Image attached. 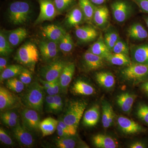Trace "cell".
I'll return each instance as SVG.
<instances>
[{"label": "cell", "mask_w": 148, "mask_h": 148, "mask_svg": "<svg viewBox=\"0 0 148 148\" xmlns=\"http://www.w3.org/2000/svg\"><path fill=\"white\" fill-rule=\"evenodd\" d=\"M96 81L102 87L110 89L115 84V79L112 74L108 72H100L95 75Z\"/></svg>", "instance_id": "cell-28"}, {"label": "cell", "mask_w": 148, "mask_h": 148, "mask_svg": "<svg viewBox=\"0 0 148 148\" xmlns=\"http://www.w3.org/2000/svg\"><path fill=\"white\" fill-rule=\"evenodd\" d=\"M58 125V120L51 117L47 118L41 121L40 129L43 137L53 134L56 130Z\"/></svg>", "instance_id": "cell-29"}, {"label": "cell", "mask_w": 148, "mask_h": 148, "mask_svg": "<svg viewBox=\"0 0 148 148\" xmlns=\"http://www.w3.org/2000/svg\"><path fill=\"white\" fill-rule=\"evenodd\" d=\"M136 114L139 119L148 125V105L140 103L137 108Z\"/></svg>", "instance_id": "cell-40"}, {"label": "cell", "mask_w": 148, "mask_h": 148, "mask_svg": "<svg viewBox=\"0 0 148 148\" xmlns=\"http://www.w3.org/2000/svg\"><path fill=\"white\" fill-rule=\"evenodd\" d=\"M88 51L101 56L104 59H106L112 53L106 45L102 35H101L97 41L90 47Z\"/></svg>", "instance_id": "cell-21"}, {"label": "cell", "mask_w": 148, "mask_h": 148, "mask_svg": "<svg viewBox=\"0 0 148 148\" xmlns=\"http://www.w3.org/2000/svg\"><path fill=\"white\" fill-rule=\"evenodd\" d=\"M106 60L114 65L126 66L132 64L129 55L122 53H111Z\"/></svg>", "instance_id": "cell-32"}, {"label": "cell", "mask_w": 148, "mask_h": 148, "mask_svg": "<svg viewBox=\"0 0 148 148\" xmlns=\"http://www.w3.org/2000/svg\"><path fill=\"white\" fill-rule=\"evenodd\" d=\"M117 123L120 128L125 134H135L146 132L145 128L138 123L123 116L119 117Z\"/></svg>", "instance_id": "cell-12"}, {"label": "cell", "mask_w": 148, "mask_h": 148, "mask_svg": "<svg viewBox=\"0 0 148 148\" xmlns=\"http://www.w3.org/2000/svg\"><path fill=\"white\" fill-rule=\"evenodd\" d=\"M45 89L37 82L28 85L22 96V103L26 108L42 113L45 101Z\"/></svg>", "instance_id": "cell-1"}, {"label": "cell", "mask_w": 148, "mask_h": 148, "mask_svg": "<svg viewBox=\"0 0 148 148\" xmlns=\"http://www.w3.org/2000/svg\"><path fill=\"white\" fill-rule=\"evenodd\" d=\"M53 1L58 12H61L70 7L74 0H54Z\"/></svg>", "instance_id": "cell-41"}, {"label": "cell", "mask_w": 148, "mask_h": 148, "mask_svg": "<svg viewBox=\"0 0 148 148\" xmlns=\"http://www.w3.org/2000/svg\"><path fill=\"white\" fill-rule=\"evenodd\" d=\"M56 131L58 136L59 137H64L70 135L68 132L64 128L61 127L59 125H58L56 129Z\"/></svg>", "instance_id": "cell-52"}, {"label": "cell", "mask_w": 148, "mask_h": 148, "mask_svg": "<svg viewBox=\"0 0 148 148\" xmlns=\"http://www.w3.org/2000/svg\"><path fill=\"white\" fill-rule=\"evenodd\" d=\"M24 85L19 79L16 77L9 79L6 82V85L8 88L16 93H20L23 91Z\"/></svg>", "instance_id": "cell-38"}, {"label": "cell", "mask_w": 148, "mask_h": 148, "mask_svg": "<svg viewBox=\"0 0 148 148\" xmlns=\"http://www.w3.org/2000/svg\"><path fill=\"white\" fill-rule=\"evenodd\" d=\"M58 79L56 80L52 81H49L41 79H40V82L41 83L43 87L45 89L52 86L56 82Z\"/></svg>", "instance_id": "cell-51"}, {"label": "cell", "mask_w": 148, "mask_h": 148, "mask_svg": "<svg viewBox=\"0 0 148 148\" xmlns=\"http://www.w3.org/2000/svg\"><path fill=\"white\" fill-rule=\"evenodd\" d=\"M87 105L86 101L82 100L70 102L62 118L64 122L77 129Z\"/></svg>", "instance_id": "cell-4"}, {"label": "cell", "mask_w": 148, "mask_h": 148, "mask_svg": "<svg viewBox=\"0 0 148 148\" xmlns=\"http://www.w3.org/2000/svg\"><path fill=\"white\" fill-rule=\"evenodd\" d=\"M112 52L129 55V48L127 43L120 38L113 48Z\"/></svg>", "instance_id": "cell-39"}, {"label": "cell", "mask_w": 148, "mask_h": 148, "mask_svg": "<svg viewBox=\"0 0 148 148\" xmlns=\"http://www.w3.org/2000/svg\"><path fill=\"white\" fill-rule=\"evenodd\" d=\"M142 11L148 13V0H132Z\"/></svg>", "instance_id": "cell-48"}, {"label": "cell", "mask_w": 148, "mask_h": 148, "mask_svg": "<svg viewBox=\"0 0 148 148\" xmlns=\"http://www.w3.org/2000/svg\"><path fill=\"white\" fill-rule=\"evenodd\" d=\"M109 12L105 6L96 7L92 21L97 26L103 27L108 21Z\"/></svg>", "instance_id": "cell-23"}, {"label": "cell", "mask_w": 148, "mask_h": 148, "mask_svg": "<svg viewBox=\"0 0 148 148\" xmlns=\"http://www.w3.org/2000/svg\"><path fill=\"white\" fill-rule=\"evenodd\" d=\"M108 0H90V1L94 5H101L106 3Z\"/></svg>", "instance_id": "cell-56"}, {"label": "cell", "mask_w": 148, "mask_h": 148, "mask_svg": "<svg viewBox=\"0 0 148 148\" xmlns=\"http://www.w3.org/2000/svg\"><path fill=\"white\" fill-rule=\"evenodd\" d=\"M99 118V106L95 105L85 112L83 118V123L87 127H93L98 123Z\"/></svg>", "instance_id": "cell-20"}, {"label": "cell", "mask_w": 148, "mask_h": 148, "mask_svg": "<svg viewBox=\"0 0 148 148\" xmlns=\"http://www.w3.org/2000/svg\"><path fill=\"white\" fill-rule=\"evenodd\" d=\"M38 112L33 109L25 108L21 111L22 125L31 132H37L40 129V119Z\"/></svg>", "instance_id": "cell-7"}, {"label": "cell", "mask_w": 148, "mask_h": 148, "mask_svg": "<svg viewBox=\"0 0 148 148\" xmlns=\"http://www.w3.org/2000/svg\"><path fill=\"white\" fill-rule=\"evenodd\" d=\"M83 60L85 66L89 71L98 70L104 65V58L88 51L84 54Z\"/></svg>", "instance_id": "cell-18"}, {"label": "cell", "mask_w": 148, "mask_h": 148, "mask_svg": "<svg viewBox=\"0 0 148 148\" xmlns=\"http://www.w3.org/2000/svg\"><path fill=\"white\" fill-rule=\"evenodd\" d=\"M32 72L29 69L24 68L18 75V79L25 85L30 84L32 82L33 79Z\"/></svg>", "instance_id": "cell-42"}, {"label": "cell", "mask_w": 148, "mask_h": 148, "mask_svg": "<svg viewBox=\"0 0 148 148\" xmlns=\"http://www.w3.org/2000/svg\"><path fill=\"white\" fill-rule=\"evenodd\" d=\"M79 6L84 14L85 20L90 23L92 21L96 7L90 0H79Z\"/></svg>", "instance_id": "cell-31"}, {"label": "cell", "mask_w": 148, "mask_h": 148, "mask_svg": "<svg viewBox=\"0 0 148 148\" xmlns=\"http://www.w3.org/2000/svg\"><path fill=\"white\" fill-rule=\"evenodd\" d=\"M85 19L84 14L79 7L72 9L66 18V24L69 27H77Z\"/></svg>", "instance_id": "cell-22"}, {"label": "cell", "mask_w": 148, "mask_h": 148, "mask_svg": "<svg viewBox=\"0 0 148 148\" xmlns=\"http://www.w3.org/2000/svg\"><path fill=\"white\" fill-rule=\"evenodd\" d=\"M0 140L7 145L11 146L14 145L13 140L10 135L2 127L0 128Z\"/></svg>", "instance_id": "cell-44"}, {"label": "cell", "mask_w": 148, "mask_h": 148, "mask_svg": "<svg viewBox=\"0 0 148 148\" xmlns=\"http://www.w3.org/2000/svg\"><path fill=\"white\" fill-rule=\"evenodd\" d=\"M10 21L15 25H22L28 21L31 13V6L29 3L18 1L11 3L9 7Z\"/></svg>", "instance_id": "cell-5"}, {"label": "cell", "mask_w": 148, "mask_h": 148, "mask_svg": "<svg viewBox=\"0 0 148 148\" xmlns=\"http://www.w3.org/2000/svg\"><path fill=\"white\" fill-rule=\"evenodd\" d=\"M1 119L4 124L8 127H13L16 126L19 122L18 120L6 118L1 117Z\"/></svg>", "instance_id": "cell-49"}, {"label": "cell", "mask_w": 148, "mask_h": 148, "mask_svg": "<svg viewBox=\"0 0 148 148\" xmlns=\"http://www.w3.org/2000/svg\"><path fill=\"white\" fill-rule=\"evenodd\" d=\"M14 137L20 145L30 147L34 144V139L31 131L21 125L18 122V124L12 129Z\"/></svg>", "instance_id": "cell-11"}, {"label": "cell", "mask_w": 148, "mask_h": 148, "mask_svg": "<svg viewBox=\"0 0 148 148\" xmlns=\"http://www.w3.org/2000/svg\"><path fill=\"white\" fill-rule=\"evenodd\" d=\"M58 124L64 128L70 135H75L76 133L77 128L66 124L63 121V119L58 120Z\"/></svg>", "instance_id": "cell-46"}, {"label": "cell", "mask_w": 148, "mask_h": 148, "mask_svg": "<svg viewBox=\"0 0 148 148\" xmlns=\"http://www.w3.org/2000/svg\"><path fill=\"white\" fill-rule=\"evenodd\" d=\"M121 77L133 84L142 83L148 80V64L132 63L121 70Z\"/></svg>", "instance_id": "cell-3"}, {"label": "cell", "mask_w": 148, "mask_h": 148, "mask_svg": "<svg viewBox=\"0 0 148 148\" xmlns=\"http://www.w3.org/2000/svg\"><path fill=\"white\" fill-rule=\"evenodd\" d=\"M141 87L143 92L148 96V80L142 83Z\"/></svg>", "instance_id": "cell-55"}, {"label": "cell", "mask_w": 148, "mask_h": 148, "mask_svg": "<svg viewBox=\"0 0 148 148\" xmlns=\"http://www.w3.org/2000/svg\"><path fill=\"white\" fill-rule=\"evenodd\" d=\"M3 33H0V54L2 56H7L13 51V49Z\"/></svg>", "instance_id": "cell-36"}, {"label": "cell", "mask_w": 148, "mask_h": 148, "mask_svg": "<svg viewBox=\"0 0 148 148\" xmlns=\"http://www.w3.org/2000/svg\"><path fill=\"white\" fill-rule=\"evenodd\" d=\"M145 21L146 24H147L148 28V18H145Z\"/></svg>", "instance_id": "cell-57"}, {"label": "cell", "mask_w": 148, "mask_h": 148, "mask_svg": "<svg viewBox=\"0 0 148 148\" xmlns=\"http://www.w3.org/2000/svg\"><path fill=\"white\" fill-rule=\"evenodd\" d=\"M54 105H53L52 113H58L63 110L64 103H63L62 97L58 94L54 95Z\"/></svg>", "instance_id": "cell-43"}, {"label": "cell", "mask_w": 148, "mask_h": 148, "mask_svg": "<svg viewBox=\"0 0 148 148\" xmlns=\"http://www.w3.org/2000/svg\"><path fill=\"white\" fill-rule=\"evenodd\" d=\"M130 148H145L147 147L145 143L143 142L138 141L132 143L130 146Z\"/></svg>", "instance_id": "cell-54"}, {"label": "cell", "mask_w": 148, "mask_h": 148, "mask_svg": "<svg viewBox=\"0 0 148 148\" xmlns=\"http://www.w3.org/2000/svg\"><path fill=\"white\" fill-rule=\"evenodd\" d=\"M130 50L132 63L148 64V44L133 45Z\"/></svg>", "instance_id": "cell-15"}, {"label": "cell", "mask_w": 148, "mask_h": 148, "mask_svg": "<svg viewBox=\"0 0 148 148\" xmlns=\"http://www.w3.org/2000/svg\"><path fill=\"white\" fill-rule=\"evenodd\" d=\"M127 34L132 39L142 40L148 37V33L146 29L140 23H134L127 30Z\"/></svg>", "instance_id": "cell-26"}, {"label": "cell", "mask_w": 148, "mask_h": 148, "mask_svg": "<svg viewBox=\"0 0 148 148\" xmlns=\"http://www.w3.org/2000/svg\"><path fill=\"white\" fill-rule=\"evenodd\" d=\"M15 58L18 63L34 71L39 59L38 51L36 46L32 42L26 43L18 49Z\"/></svg>", "instance_id": "cell-2"}, {"label": "cell", "mask_w": 148, "mask_h": 148, "mask_svg": "<svg viewBox=\"0 0 148 148\" xmlns=\"http://www.w3.org/2000/svg\"><path fill=\"white\" fill-rule=\"evenodd\" d=\"M75 67L74 63H69L66 65L59 77L61 91L66 92L71 82L75 73Z\"/></svg>", "instance_id": "cell-17"}, {"label": "cell", "mask_w": 148, "mask_h": 148, "mask_svg": "<svg viewBox=\"0 0 148 148\" xmlns=\"http://www.w3.org/2000/svg\"><path fill=\"white\" fill-rule=\"evenodd\" d=\"M77 38L82 42L92 41L98 36L97 30L93 27L89 26L77 27L75 29Z\"/></svg>", "instance_id": "cell-16"}, {"label": "cell", "mask_w": 148, "mask_h": 148, "mask_svg": "<svg viewBox=\"0 0 148 148\" xmlns=\"http://www.w3.org/2000/svg\"><path fill=\"white\" fill-rule=\"evenodd\" d=\"M24 69V67L19 65H12L8 66L0 75L1 82L5 80L15 77L20 75Z\"/></svg>", "instance_id": "cell-33"}, {"label": "cell", "mask_w": 148, "mask_h": 148, "mask_svg": "<svg viewBox=\"0 0 148 148\" xmlns=\"http://www.w3.org/2000/svg\"><path fill=\"white\" fill-rule=\"evenodd\" d=\"M38 2L40 13L35 24H38L44 21L53 20L58 12L54 1L52 0H38Z\"/></svg>", "instance_id": "cell-9"}, {"label": "cell", "mask_w": 148, "mask_h": 148, "mask_svg": "<svg viewBox=\"0 0 148 148\" xmlns=\"http://www.w3.org/2000/svg\"><path fill=\"white\" fill-rule=\"evenodd\" d=\"M21 101L15 94L7 88L0 87V110L1 112L19 108Z\"/></svg>", "instance_id": "cell-8"}, {"label": "cell", "mask_w": 148, "mask_h": 148, "mask_svg": "<svg viewBox=\"0 0 148 148\" xmlns=\"http://www.w3.org/2000/svg\"><path fill=\"white\" fill-rule=\"evenodd\" d=\"M58 43L51 40L42 41L40 43V52L44 60L48 61L56 57L59 50Z\"/></svg>", "instance_id": "cell-13"}, {"label": "cell", "mask_w": 148, "mask_h": 148, "mask_svg": "<svg viewBox=\"0 0 148 148\" xmlns=\"http://www.w3.org/2000/svg\"><path fill=\"white\" fill-rule=\"evenodd\" d=\"M58 43L59 49L64 53L71 52L74 47V43L71 35L68 33L59 41Z\"/></svg>", "instance_id": "cell-37"}, {"label": "cell", "mask_w": 148, "mask_h": 148, "mask_svg": "<svg viewBox=\"0 0 148 148\" xmlns=\"http://www.w3.org/2000/svg\"><path fill=\"white\" fill-rule=\"evenodd\" d=\"M45 102L47 110L49 112L52 113L53 105H54V96L48 95L46 97Z\"/></svg>", "instance_id": "cell-47"}, {"label": "cell", "mask_w": 148, "mask_h": 148, "mask_svg": "<svg viewBox=\"0 0 148 148\" xmlns=\"http://www.w3.org/2000/svg\"><path fill=\"white\" fill-rule=\"evenodd\" d=\"M103 38L106 45L112 52L113 48L119 40L120 37L116 30L110 28L105 33Z\"/></svg>", "instance_id": "cell-34"}, {"label": "cell", "mask_w": 148, "mask_h": 148, "mask_svg": "<svg viewBox=\"0 0 148 148\" xmlns=\"http://www.w3.org/2000/svg\"><path fill=\"white\" fill-rule=\"evenodd\" d=\"M7 66V60L3 56H1L0 58V72L2 73L6 69Z\"/></svg>", "instance_id": "cell-53"}, {"label": "cell", "mask_w": 148, "mask_h": 148, "mask_svg": "<svg viewBox=\"0 0 148 148\" xmlns=\"http://www.w3.org/2000/svg\"><path fill=\"white\" fill-rule=\"evenodd\" d=\"M41 32L43 36L49 40L58 42L67 33L64 28L55 24L42 27Z\"/></svg>", "instance_id": "cell-14"}, {"label": "cell", "mask_w": 148, "mask_h": 148, "mask_svg": "<svg viewBox=\"0 0 148 148\" xmlns=\"http://www.w3.org/2000/svg\"><path fill=\"white\" fill-rule=\"evenodd\" d=\"M102 123L103 127L108 128L113 123L114 114L113 109L110 103L104 101L102 103Z\"/></svg>", "instance_id": "cell-25"}, {"label": "cell", "mask_w": 148, "mask_h": 148, "mask_svg": "<svg viewBox=\"0 0 148 148\" xmlns=\"http://www.w3.org/2000/svg\"><path fill=\"white\" fill-rule=\"evenodd\" d=\"M27 35L28 32L26 29L18 28L10 32L7 38L12 46L16 47L27 38Z\"/></svg>", "instance_id": "cell-27"}, {"label": "cell", "mask_w": 148, "mask_h": 148, "mask_svg": "<svg viewBox=\"0 0 148 148\" xmlns=\"http://www.w3.org/2000/svg\"><path fill=\"white\" fill-rule=\"evenodd\" d=\"M94 145L100 148H116L118 147L117 143L112 138L103 134H98L92 138Z\"/></svg>", "instance_id": "cell-24"}, {"label": "cell", "mask_w": 148, "mask_h": 148, "mask_svg": "<svg viewBox=\"0 0 148 148\" xmlns=\"http://www.w3.org/2000/svg\"><path fill=\"white\" fill-rule=\"evenodd\" d=\"M68 63L63 60H57L44 66L40 72L42 79L49 81L58 79Z\"/></svg>", "instance_id": "cell-6"}, {"label": "cell", "mask_w": 148, "mask_h": 148, "mask_svg": "<svg viewBox=\"0 0 148 148\" xmlns=\"http://www.w3.org/2000/svg\"><path fill=\"white\" fill-rule=\"evenodd\" d=\"M137 95L129 92H124L117 97L118 105L123 112L129 113L132 110V106L137 98Z\"/></svg>", "instance_id": "cell-19"}, {"label": "cell", "mask_w": 148, "mask_h": 148, "mask_svg": "<svg viewBox=\"0 0 148 148\" xmlns=\"http://www.w3.org/2000/svg\"><path fill=\"white\" fill-rule=\"evenodd\" d=\"M1 117L12 119L18 120V116L15 112L8 110L2 112L1 113Z\"/></svg>", "instance_id": "cell-50"}, {"label": "cell", "mask_w": 148, "mask_h": 148, "mask_svg": "<svg viewBox=\"0 0 148 148\" xmlns=\"http://www.w3.org/2000/svg\"><path fill=\"white\" fill-rule=\"evenodd\" d=\"M76 139L74 135L59 137L55 140L56 147L60 148H73L76 145Z\"/></svg>", "instance_id": "cell-35"}, {"label": "cell", "mask_w": 148, "mask_h": 148, "mask_svg": "<svg viewBox=\"0 0 148 148\" xmlns=\"http://www.w3.org/2000/svg\"><path fill=\"white\" fill-rule=\"evenodd\" d=\"M113 16L119 23H123L128 19L132 12L129 4L123 1H117L111 5Z\"/></svg>", "instance_id": "cell-10"}, {"label": "cell", "mask_w": 148, "mask_h": 148, "mask_svg": "<svg viewBox=\"0 0 148 148\" xmlns=\"http://www.w3.org/2000/svg\"><path fill=\"white\" fill-rule=\"evenodd\" d=\"M45 90L48 95L54 96L58 94L60 91L61 90V86L59 83V79L52 86Z\"/></svg>", "instance_id": "cell-45"}, {"label": "cell", "mask_w": 148, "mask_h": 148, "mask_svg": "<svg viewBox=\"0 0 148 148\" xmlns=\"http://www.w3.org/2000/svg\"><path fill=\"white\" fill-rule=\"evenodd\" d=\"M72 90L78 95H92L95 92L94 88L89 84L82 80H77L74 83Z\"/></svg>", "instance_id": "cell-30"}]
</instances>
